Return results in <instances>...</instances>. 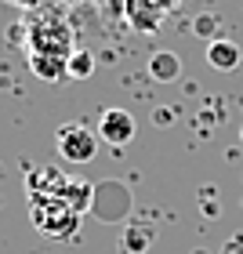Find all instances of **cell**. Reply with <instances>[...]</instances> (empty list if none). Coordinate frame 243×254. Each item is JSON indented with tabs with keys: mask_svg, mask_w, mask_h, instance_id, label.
<instances>
[{
	"mask_svg": "<svg viewBox=\"0 0 243 254\" xmlns=\"http://www.w3.org/2000/svg\"><path fill=\"white\" fill-rule=\"evenodd\" d=\"M29 214H33V225L55 240H69L80 229V211H73L65 200L48 192H29Z\"/></svg>",
	"mask_w": 243,
	"mask_h": 254,
	"instance_id": "cell-1",
	"label": "cell"
},
{
	"mask_svg": "<svg viewBox=\"0 0 243 254\" xmlns=\"http://www.w3.org/2000/svg\"><path fill=\"white\" fill-rule=\"evenodd\" d=\"M98 131L87 124H62L59 127V138H55V145H59V153L65 164H91V160L98 156Z\"/></svg>",
	"mask_w": 243,
	"mask_h": 254,
	"instance_id": "cell-2",
	"label": "cell"
},
{
	"mask_svg": "<svg viewBox=\"0 0 243 254\" xmlns=\"http://www.w3.org/2000/svg\"><path fill=\"white\" fill-rule=\"evenodd\" d=\"M29 55H55V59H69V29L62 26V22L33 26V33H29Z\"/></svg>",
	"mask_w": 243,
	"mask_h": 254,
	"instance_id": "cell-3",
	"label": "cell"
},
{
	"mask_svg": "<svg viewBox=\"0 0 243 254\" xmlns=\"http://www.w3.org/2000/svg\"><path fill=\"white\" fill-rule=\"evenodd\" d=\"M98 138L102 142H109V145H127L131 138L138 134V120L131 117L127 109H106L98 117Z\"/></svg>",
	"mask_w": 243,
	"mask_h": 254,
	"instance_id": "cell-4",
	"label": "cell"
},
{
	"mask_svg": "<svg viewBox=\"0 0 243 254\" xmlns=\"http://www.w3.org/2000/svg\"><path fill=\"white\" fill-rule=\"evenodd\" d=\"M240 44L236 40H225V37H214L211 44H207V62H211L218 73H233V69H240Z\"/></svg>",
	"mask_w": 243,
	"mask_h": 254,
	"instance_id": "cell-5",
	"label": "cell"
},
{
	"mask_svg": "<svg viewBox=\"0 0 243 254\" xmlns=\"http://www.w3.org/2000/svg\"><path fill=\"white\" fill-rule=\"evenodd\" d=\"M33 73L40 80H65L69 76V59H55V55H29Z\"/></svg>",
	"mask_w": 243,
	"mask_h": 254,
	"instance_id": "cell-6",
	"label": "cell"
},
{
	"mask_svg": "<svg viewBox=\"0 0 243 254\" xmlns=\"http://www.w3.org/2000/svg\"><path fill=\"white\" fill-rule=\"evenodd\" d=\"M178 69H182V62H178V55H171V51H156L153 59H149V76L153 80H175L178 76Z\"/></svg>",
	"mask_w": 243,
	"mask_h": 254,
	"instance_id": "cell-7",
	"label": "cell"
},
{
	"mask_svg": "<svg viewBox=\"0 0 243 254\" xmlns=\"http://www.w3.org/2000/svg\"><path fill=\"white\" fill-rule=\"evenodd\" d=\"M91 65H95V59H91L87 51H80V55H69V76H73V80H80V76H91V73H95Z\"/></svg>",
	"mask_w": 243,
	"mask_h": 254,
	"instance_id": "cell-8",
	"label": "cell"
},
{
	"mask_svg": "<svg viewBox=\"0 0 243 254\" xmlns=\"http://www.w3.org/2000/svg\"><path fill=\"white\" fill-rule=\"evenodd\" d=\"M11 4H18V7H40L44 0H11Z\"/></svg>",
	"mask_w": 243,
	"mask_h": 254,
	"instance_id": "cell-9",
	"label": "cell"
}]
</instances>
